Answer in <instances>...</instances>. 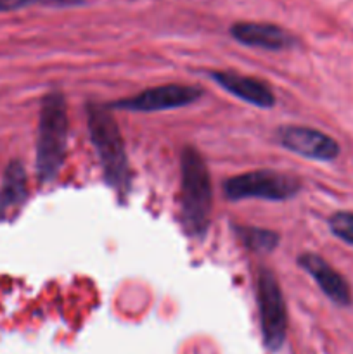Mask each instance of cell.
<instances>
[{"mask_svg":"<svg viewBox=\"0 0 353 354\" xmlns=\"http://www.w3.org/2000/svg\"><path fill=\"white\" fill-rule=\"evenodd\" d=\"M298 265L311 275V279L318 283L322 292L334 301L336 304H350L352 301V294H350V287L346 280L325 261L318 254L314 252H307L298 258Z\"/></svg>","mask_w":353,"mask_h":354,"instance_id":"cell-10","label":"cell"},{"mask_svg":"<svg viewBox=\"0 0 353 354\" xmlns=\"http://www.w3.org/2000/svg\"><path fill=\"white\" fill-rule=\"evenodd\" d=\"M87 118L90 138L99 154L106 182L118 192H127L130 189V166L116 121L99 104L87 106Z\"/></svg>","mask_w":353,"mask_h":354,"instance_id":"cell-2","label":"cell"},{"mask_svg":"<svg viewBox=\"0 0 353 354\" xmlns=\"http://www.w3.org/2000/svg\"><path fill=\"white\" fill-rule=\"evenodd\" d=\"M201 95H203V90L199 86L172 83V85L147 88L138 93V95L130 97V99L118 100V102L113 104V107L149 113V111H163L187 106V104H192L197 99H201Z\"/></svg>","mask_w":353,"mask_h":354,"instance_id":"cell-6","label":"cell"},{"mask_svg":"<svg viewBox=\"0 0 353 354\" xmlns=\"http://www.w3.org/2000/svg\"><path fill=\"white\" fill-rule=\"evenodd\" d=\"M256 299H258L263 342L270 351H277L286 341L287 311L279 282L269 268L258 270Z\"/></svg>","mask_w":353,"mask_h":354,"instance_id":"cell-4","label":"cell"},{"mask_svg":"<svg viewBox=\"0 0 353 354\" xmlns=\"http://www.w3.org/2000/svg\"><path fill=\"white\" fill-rule=\"evenodd\" d=\"M182 221L190 235H203L210 225L213 189L208 166L194 147L182 152Z\"/></svg>","mask_w":353,"mask_h":354,"instance_id":"cell-3","label":"cell"},{"mask_svg":"<svg viewBox=\"0 0 353 354\" xmlns=\"http://www.w3.org/2000/svg\"><path fill=\"white\" fill-rule=\"evenodd\" d=\"M211 78L227 90L228 93L235 95L237 99L244 100V102L251 104V106L263 107L269 109L275 104V97L270 86L263 83L262 80L251 78V76H242L232 71H213Z\"/></svg>","mask_w":353,"mask_h":354,"instance_id":"cell-9","label":"cell"},{"mask_svg":"<svg viewBox=\"0 0 353 354\" xmlns=\"http://www.w3.org/2000/svg\"><path fill=\"white\" fill-rule=\"evenodd\" d=\"M329 228L338 239H341L346 244L353 245V213L348 211H339L332 214L329 220Z\"/></svg>","mask_w":353,"mask_h":354,"instance_id":"cell-13","label":"cell"},{"mask_svg":"<svg viewBox=\"0 0 353 354\" xmlns=\"http://www.w3.org/2000/svg\"><path fill=\"white\" fill-rule=\"evenodd\" d=\"M68 145V109L62 93H47L42 100L37 140V173L42 182H52L61 169Z\"/></svg>","mask_w":353,"mask_h":354,"instance_id":"cell-1","label":"cell"},{"mask_svg":"<svg viewBox=\"0 0 353 354\" xmlns=\"http://www.w3.org/2000/svg\"><path fill=\"white\" fill-rule=\"evenodd\" d=\"M26 173L19 161L9 162L0 190V220L12 216L26 201Z\"/></svg>","mask_w":353,"mask_h":354,"instance_id":"cell-11","label":"cell"},{"mask_svg":"<svg viewBox=\"0 0 353 354\" xmlns=\"http://www.w3.org/2000/svg\"><path fill=\"white\" fill-rule=\"evenodd\" d=\"M237 237L248 249L256 252H272L279 244V235L275 232L263 230L255 227H235Z\"/></svg>","mask_w":353,"mask_h":354,"instance_id":"cell-12","label":"cell"},{"mask_svg":"<svg viewBox=\"0 0 353 354\" xmlns=\"http://www.w3.org/2000/svg\"><path fill=\"white\" fill-rule=\"evenodd\" d=\"M282 147L315 161H332L338 158L339 145L329 135L308 127H284L279 130Z\"/></svg>","mask_w":353,"mask_h":354,"instance_id":"cell-7","label":"cell"},{"mask_svg":"<svg viewBox=\"0 0 353 354\" xmlns=\"http://www.w3.org/2000/svg\"><path fill=\"white\" fill-rule=\"evenodd\" d=\"M225 196L232 201L241 199H265L284 201L296 196L300 182L284 173L260 169L244 175L228 178L224 185Z\"/></svg>","mask_w":353,"mask_h":354,"instance_id":"cell-5","label":"cell"},{"mask_svg":"<svg viewBox=\"0 0 353 354\" xmlns=\"http://www.w3.org/2000/svg\"><path fill=\"white\" fill-rule=\"evenodd\" d=\"M44 2L47 6H75L76 0H0V12H9V10L23 9L31 3Z\"/></svg>","mask_w":353,"mask_h":354,"instance_id":"cell-14","label":"cell"},{"mask_svg":"<svg viewBox=\"0 0 353 354\" xmlns=\"http://www.w3.org/2000/svg\"><path fill=\"white\" fill-rule=\"evenodd\" d=\"M230 35L242 45L265 50H284L294 45V37L277 24L269 23H235Z\"/></svg>","mask_w":353,"mask_h":354,"instance_id":"cell-8","label":"cell"}]
</instances>
